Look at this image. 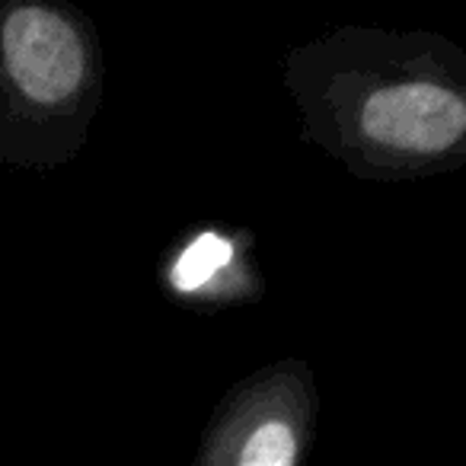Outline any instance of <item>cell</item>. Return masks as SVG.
<instances>
[{
  "label": "cell",
  "mask_w": 466,
  "mask_h": 466,
  "mask_svg": "<svg viewBox=\"0 0 466 466\" xmlns=\"http://www.w3.org/2000/svg\"><path fill=\"white\" fill-rule=\"evenodd\" d=\"M160 288L188 310H227L262 298L253 233L240 227H192L160 259Z\"/></svg>",
  "instance_id": "cell-4"
},
{
  "label": "cell",
  "mask_w": 466,
  "mask_h": 466,
  "mask_svg": "<svg viewBox=\"0 0 466 466\" xmlns=\"http://www.w3.org/2000/svg\"><path fill=\"white\" fill-rule=\"evenodd\" d=\"M106 96L99 29L65 0H0V163L48 173L90 141Z\"/></svg>",
  "instance_id": "cell-2"
},
{
  "label": "cell",
  "mask_w": 466,
  "mask_h": 466,
  "mask_svg": "<svg viewBox=\"0 0 466 466\" xmlns=\"http://www.w3.org/2000/svg\"><path fill=\"white\" fill-rule=\"evenodd\" d=\"M300 141L364 182L466 169V48L431 29L336 26L281 55Z\"/></svg>",
  "instance_id": "cell-1"
},
{
  "label": "cell",
  "mask_w": 466,
  "mask_h": 466,
  "mask_svg": "<svg viewBox=\"0 0 466 466\" xmlns=\"http://www.w3.org/2000/svg\"><path fill=\"white\" fill-rule=\"evenodd\" d=\"M319 406L310 361L275 358L220 396L192 466H304L317 441Z\"/></svg>",
  "instance_id": "cell-3"
}]
</instances>
